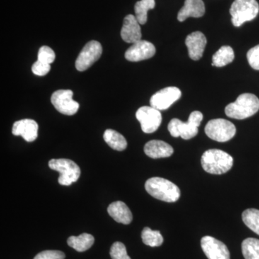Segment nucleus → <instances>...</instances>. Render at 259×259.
Masks as SVG:
<instances>
[{
    "label": "nucleus",
    "mask_w": 259,
    "mask_h": 259,
    "mask_svg": "<svg viewBox=\"0 0 259 259\" xmlns=\"http://www.w3.org/2000/svg\"><path fill=\"white\" fill-rule=\"evenodd\" d=\"M259 110V100L253 94L244 93L226 107V115L236 120H243L254 115Z\"/></svg>",
    "instance_id": "1"
},
{
    "label": "nucleus",
    "mask_w": 259,
    "mask_h": 259,
    "mask_svg": "<svg viewBox=\"0 0 259 259\" xmlns=\"http://www.w3.org/2000/svg\"><path fill=\"white\" fill-rule=\"evenodd\" d=\"M146 192L154 198L166 202H175L180 199V188L173 182L161 177H153L146 181Z\"/></svg>",
    "instance_id": "2"
},
{
    "label": "nucleus",
    "mask_w": 259,
    "mask_h": 259,
    "mask_svg": "<svg viewBox=\"0 0 259 259\" xmlns=\"http://www.w3.org/2000/svg\"><path fill=\"white\" fill-rule=\"evenodd\" d=\"M201 163L207 173L220 175L231 170L233 165V158L222 150L209 149L202 155Z\"/></svg>",
    "instance_id": "3"
},
{
    "label": "nucleus",
    "mask_w": 259,
    "mask_h": 259,
    "mask_svg": "<svg viewBox=\"0 0 259 259\" xmlns=\"http://www.w3.org/2000/svg\"><path fill=\"white\" fill-rule=\"evenodd\" d=\"M203 120V115L199 111H194L190 114L187 122L179 119L174 118L168 125V130L171 136L181 137L185 140H190L198 134V127Z\"/></svg>",
    "instance_id": "4"
},
{
    "label": "nucleus",
    "mask_w": 259,
    "mask_h": 259,
    "mask_svg": "<svg viewBox=\"0 0 259 259\" xmlns=\"http://www.w3.org/2000/svg\"><path fill=\"white\" fill-rule=\"evenodd\" d=\"M258 12L259 5L256 0H235L230 9L232 23L235 27L241 26L245 22L256 18Z\"/></svg>",
    "instance_id": "5"
},
{
    "label": "nucleus",
    "mask_w": 259,
    "mask_h": 259,
    "mask_svg": "<svg viewBox=\"0 0 259 259\" xmlns=\"http://www.w3.org/2000/svg\"><path fill=\"white\" fill-rule=\"evenodd\" d=\"M49 166L51 169L60 174L59 183L61 185H72L74 182H77L81 175L79 166L74 161L66 158L51 159L49 162Z\"/></svg>",
    "instance_id": "6"
},
{
    "label": "nucleus",
    "mask_w": 259,
    "mask_h": 259,
    "mask_svg": "<svg viewBox=\"0 0 259 259\" xmlns=\"http://www.w3.org/2000/svg\"><path fill=\"white\" fill-rule=\"evenodd\" d=\"M207 136L218 142H227L234 137L236 134V126L225 119L209 120L204 128Z\"/></svg>",
    "instance_id": "7"
},
{
    "label": "nucleus",
    "mask_w": 259,
    "mask_h": 259,
    "mask_svg": "<svg viewBox=\"0 0 259 259\" xmlns=\"http://www.w3.org/2000/svg\"><path fill=\"white\" fill-rule=\"evenodd\" d=\"M102 54V47L100 42L91 40L88 42L80 52L76 59L75 66L79 71L90 69L97 61L100 59Z\"/></svg>",
    "instance_id": "8"
},
{
    "label": "nucleus",
    "mask_w": 259,
    "mask_h": 259,
    "mask_svg": "<svg viewBox=\"0 0 259 259\" xmlns=\"http://www.w3.org/2000/svg\"><path fill=\"white\" fill-rule=\"evenodd\" d=\"M73 95L74 93L71 90H57L51 96V103L61 114L74 115L79 110V104L73 100Z\"/></svg>",
    "instance_id": "9"
},
{
    "label": "nucleus",
    "mask_w": 259,
    "mask_h": 259,
    "mask_svg": "<svg viewBox=\"0 0 259 259\" xmlns=\"http://www.w3.org/2000/svg\"><path fill=\"white\" fill-rule=\"evenodd\" d=\"M136 118L141 123V129L145 134H152L161 125L162 116L159 110L152 107H140L136 114Z\"/></svg>",
    "instance_id": "10"
},
{
    "label": "nucleus",
    "mask_w": 259,
    "mask_h": 259,
    "mask_svg": "<svg viewBox=\"0 0 259 259\" xmlns=\"http://www.w3.org/2000/svg\"><path fill=\"white\" fill-rule=\"evenodd\" d=\"M182 92L176 87H168L162 89L151 97L150 105L158 110H167L175 102L180 100Z\"/></svg>",
    "instance_id": "11"
},
{
    "label": "nucleus",
    "mask_w": 259,
    "mask_h": 259,
    "mask_svg": "<svg viewBox=\"0 0 259 259\" xmlns=\"http://www.w3.org/2000/svg\"><path fill=\"white\" fill-rule=\"evenodd\" d=\"M156 54V48L147 40H139L135 42L126 51L125 59L131 62L146 60L151 59Z\"/></svg>",
    "instance_id": "12"
},
{
    "label": "nucleus",
    "mask_w": 259,
    "mask_h": 259,
    "mask_svg": "<svg viewBox=\"0 0 259 259\" xmlns=\"http://www.w3.org/2000/svg\"><path fill=\"white\" fill-rule=\"evenodd\" d=\"M201 247L208 259H230L228 247L213 237H203L201 239Z\"/></svg>",
    "instance_id": "13"
},
{
    "label": "nucleus",
    "mask_w": 259,
    "mask_h": 259,
    "mask_svg": "<svg viewBox=\"0 0 259 259\" xmlns=\"http://www.w3.org/2000/svg\"><path fill=\"white\" fill-rule=\"evenodd\" d=\"M122 40L128 44L139 41L142 37L141 26L136 16L128 15L123 20V25L120 32Z\"/></svg>",
    "instance_id": "14"
},
{
    "label": "nucleus",
    "mask_w": 259,
    "mask_h": 259,
    "mask_svg": "<svg viewBox=\"0 0 259 259\" xmlns=\"http://www.w3.org/2000/svg\"><path fill=\"white\" fill-rule=\"evenodd\" d=\"M185 44L191 59L194 61H198L203 56L207 38L202 32H194L186 37Z\"/></svg>",
    "instance_id": "15"
},
{
    "label": "nucleus",
    "mask_w": 259,
    "mask_h": 259,
    "mask_svg": "<svg viewBox=\"0 0 259 259\" xmlns=\"http://www.w3.org/2000/svg\"><path fill=\"white\" fill-rule=\"evenodd\" d=\"M38 125L31 119H23L17 121L13 125V134L22 136L27 142H32L38 136Z\"/></svg>",
    "instance_id": "16"
},
{
    "label": "nucleus",
    "mask_w": 259,
    "mask_h": 259,
    "mask_svg": "<svg viewBox=\"0 0 259 259\" xmlns=\"http://www.w3.org/2000/svg\"><path fill=\"white\" fill-rule=\"evenodd\" d=\"M205 13V6L202 0H185V5L179 12L177 19L184 22L188 18H201Z\"/></svg>",
    "instance_id": "17"
},
{
    "label": "nucleus",
    "mask_w": 259,
    "mask_h": 259,
    "mask_svg": "<svg viewBox=\"0 0 259 259\" xmlns=\"http://www.w3.org/2000/svg\"><path fill=\"white\" fill-rule=\"evenodd\" d=\"M144 152L150 158H167L173 154L174 148L164 141L153 140L145 145Z\"/></svg>",
    "instance_id": "18"
},
{
    "label": "nucleus",
    "mask_w": 259,
    "mask_h": 259,
    "mask_svg": "<svg viewBox=\"0 0 259 259\" xmlns=\"http://www.w3.org/2000/svg\"><path fill=\"white\" fill-rule=\"evenodd\" d=\"M107 212L116 222L124 225H128L132 222V212L123 202L117 201L112 202L109 205Z\"/></svg>",
    "instance_id": "19"
},
{
    "label": "nucleus",
    "mask_w": 259,
    "mask_h": 259,
    "mask_svg": "<svg viewBox=\"0 0 259 259\" xmlns=\"http://www.w3.org/2000/svg\"><path fill=\"white\" fill-rule=\"evenodd\" d=\"M103 138L108 146L116 151H124L127 148V143L125 137L114 130H106L104 133Z\"/></svg>",
    "instance_id": "20"
},
{
    "label": "nucleus",
    "mask_w": 259,
    "mask_h": 259,
    "mask_svg": "<svg viewBox=\"0 0 259 259\" xmlns=\"http://www.w3.org/2000/svg\"><path fill=\"white\" fill-rule=\"evenodd\" d=\"M95 243V238L89 233H82L79 236H71L68 238L67 243L71 248L79 252L90 249Z\"/></svg>",
    "instance_id": "21"
},
{
    "label": "nucleus",
    "mask_w": 259,
    "mask_h": 259,
    "mask_svg": "<svg viewBox=\"0 0 259 259\" xmlns=\"http://www.w3.org/2000/svg\"><path fill=\"white\" fill-rule=\"evenodd\" d=\"M235 59L233 49L231 47H222L212 56V66L223 67L231 64Z\"/></svg>",
    "instance_id": "22"
},
{
    "label": "nucleus",
    "mask_w": 259,
    "mask_h": 259,
    "mask_svg": "<svg viewBox=\"0 0 259 259\" xmlns=\"http://www.w3.org/2000/svg\"><path fill=\"white\" fill-rule=\"evenodd\" d=\"M155 0H141L135 5L136 18L140 25H144L147 22L148 10L155 8Z\"/></svg>",
    "instance_id": "23"
},
{
    "label": "nucleus",
    "mask_w": 259,
    "mask_h": 259,
    "mask_svg": "<svg viewBox=\"0 0 259 259\" xmlns=\"http://www.w3.org/2000/svg\"><path fill=\"white\" fill-rule=\"evenodd\" d=\"M241 247L245 259H259V240L246 238L242 243Z\"/></svg>",
    "instance_id": "24"
},
{
    "label": "nucleus",
    "mask_w": 259,
    "mask_h": 259,
    "mask_svg": "<svg viewBox=\"0 0 259 259\" xmlns=\"http://www.w3.org/2000/svg\"><path fill=\"white\" fill-rule=\"evenodd\" d=\"M245 226L259 236V210L257 209H245L242 214Z\"/></svg>",
    "instance_id": "25"
},
{
    "label": "nucleus",
    "mask_w": 259,
    "mask_h": 259,
    "mask_svg": "<svg viewBox=\"0 0 259 259\" xmlns=\"http://www.w3.org/2000/svg\"><path fill=\"white\" fill-rule=\"evenodd\" d=\"M141 238L144 244L151 247H158L162 245L163 238L158 231H152L151 228L146 227L141 233Z\"/></svg>",
    "instance_id": "26"
},
{
    "label": "nucleus",
    "mask_w": 259,
    "mask_h": 259,
    "mask_svg": "<svg viewBox=\"0 0 259 259\" xmlns=\"http://www.w3.org/2000/svg\"><path fill=\"white\" fill-rule=\"evenodd\" d=\"M110 253L112 259H131L127 255L125 245L121 242H115L112 244Z\"/></svg>",
    "instance_id": "27"
},
{
    "label": "nucleus",
    "mask_w": 259,
    "mask_h": 259,
    "mask_svg": "<svg viewBox=\"0 0 259 259\" xmlns=\"http://www.w3.org/2000/svg\"><path fill=\"white\" fill-rule=\"evenodd\" d=\"M56 54L50 47L44 46L39 49L37 60L46 64H51L55 61Z\"/></svg>",
    "instance_id": "28"
},
{
    "label": "nucleus",
    "mask_w": 259,
    "mask_h": 259,
    "mask_svg": "<svg viewBox=\"0 0 259 259\" xmlns=\"http://www.w3.org/2000/svg\"><path fill=\"white\" fill-rule=\"evenodd\" d=\"M248 64L255 70H259V45L250 49L247 53Z\"/></svg>",
    "instance_id": "29"
},
{
    "label": "nucleus",
    "mask_w": 259,
    "mask_h": 259,
    "mask_svg": "<svg viewBox=\"0 0 259 259\" xmlns=\"http://www.w3.org/2000/svg\"><path fill=\"white\" fill-rule=\"evenodd\" d=\"M66 255L64 252L60 250H44L37 253L33 259H64Z\"/></svg>",
    "instance_id": "30"
},
{
    "label": "nucleus",
    "mask_w": 259,
    "mask_h": 259,
    "mask_svg": "<svg viewBox=\"0 0 259 259\" xmlns=\"http://www.w3.org/2000/svg\"><path fill=\"white\" fill-rule=\"evenodd\" d=\"M51 71V64L37 60L32 66V71L37 76H45Z\"/></svg>",
    "instance_id": "31"
}]
</instances>
